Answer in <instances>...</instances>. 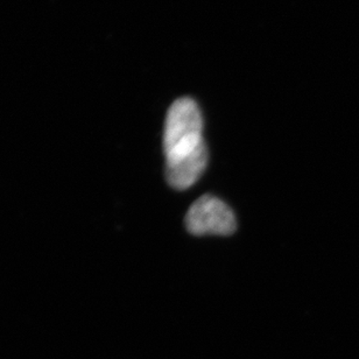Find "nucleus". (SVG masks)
<instances>
[{"label":"nucleus","mask_w":359,"mask_h":359,"mask_svg":"<svg viewBox=\"0 0 359 359\" xmlns=\"http://www.w3.org/2000/svg\"><path fill=\"white\" fill-rule=\"evenodd\" d=\"M209 152L207 146L190 156L173 161H166L167 182L174 189L186 190L200 179L208 166Z\"/></svg>","instance_id":"obj_3"},{"label":"nucleus","mask_w":359,"mask_h":359,"mask_svg":"<svg viewBox=\"0 0 359 359\" xmlns=\"http://www.w3.org/2000/svg\"><path fill=\"white\" fill-rule=\"evenodd\" d=\"M186 228L194 236H230L237 229L231 208L212 195L197 198L187 212Z\"/></svg>","instance_id":"obj_2"},{"label":"nucleus","mask_w":359,"mask_h":359,"mask_svg":"<svg viewBox=\"0 0 359 359\" xmlns=\"http://www.w3.org/2000/svg\"><path fill=\"white\" fill-rule=\"evenodd\" d=\"M163 142L166 161L190 156L207 146L203 139V118L195 100L183 97L170 105Z\"/></svg>","instance_id":"obj_1"}]
</instances>
